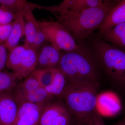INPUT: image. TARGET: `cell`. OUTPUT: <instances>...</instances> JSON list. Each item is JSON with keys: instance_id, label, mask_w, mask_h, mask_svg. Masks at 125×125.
Here are the masks:
<instances>
[{"instance_id": "obj_11", "label": "cell", "mask_w": 125, "mask_h": 125, "mask_svg": "<svg viewBox=\"0 0 125 125\" xmlns=\"http://www.w3.org/2000/svg\"><path fill=\"white\" fill-rule=\"evenodd\" d=\"M125 23V0H119L108 12L104 22L99 28L98 35L112 29L117 25Z\"/></svg>"}, {"instance_id": "obj_19", "label": "cell", "mask_w": 125, "mask_h": 125, "mask_svg": "<svg viewBox=\"0 0 125 125\" xmlns=\"http://www.w3.org/2000/svg\"><path fill=\"white\" fill-rule=\"evenodd\" d=\"M57 69L35 70L32 73L43 88L49 87L53 82Z\"/></svg>"}, {"instance_id": "obj_27", "label": "cell", "mask_w": 125, "mask_h": 125, "mask_svg": "<svg viewBox=\"0 0 125 125\" xmlns=\"http://www.w3.org/2000/svg\"><path fill=\"white\" fill-rule=\"evenodd\" d=\"M7 49L3 45H0V72L5 70L6 67L7 54Z\"/></svg>"}, {"instance_id": "obj_6", "label": "cell", "mask_w": 125, "mask_h": 125, "mask_svg": "<svg viewBox=\"0 0 125 125\" xmlns=\"http://www.w3.org/2000/svg\"><path fill=\"white\" fill-rule=\"evenodd\" d=\"M75 121L64 104L60 99H55L43 106L39 125H73Z\"/></svg>"}, {"instance_id": "obj_14", "label": "cell", "mask_w": 125, "mask_h": 125, "mask_svg": "<svg viewBox=\"0 0 125 125\" xmlns=\"http://www.w3.org/2000/svg\"><path fill=\"white\" fill-rule=\"evenodd\" d=\"M16 15V18L13 21L11 33L3 45L9 52L18 46L21 39L25 34V21L22 11L17 12Z\"/></svg>"}, {"instance_id": "obj_7", "label": "cell", "mask_w": 125, "mask_h": 125, "mask_svg": "<svg viewBox=\"0 0 125 125\" xmlns=\"http://www.w3.org/2000/svg\"><path fill=\"white\" fill-rule=\"evenodd\" d=\"M103 0H64L57 5L47 6V10L58 15H73L91 7L100 5Z\"/></svg>"}, {"instance_id": "obj_9", "label": "cell", "mask_w": 125, "mask_h": 125, "mask_svg": "<svg viewBox=\"0 0 125 125\" xmlns=\"http://www.w3.org/2000/svg\"><path fill=\"white\" fill-rule=\"evenodd\" d=\"M61 55V51L51 44L46 43L38 50L35 70L57 69Z\"/></svg>"}, {"instance_id": "obj_1", "label": "cell", "mask_w": 125, "mask_h": 125, "mask_svg": "<svg viewBox=\"0 0 125 125\" xmlns=\"http://www.w3.org/2000/svg\"><path fill=\"white\" fill-rule=\"evenodd\" d=\"M57 69L64 75L67 83L98 85L103 72L93 50L81 44L76 51L61 52Z\"/></svg>"}, {"instance_id": "obj_12", "label": "cell", "mask_w": 125, "mask_h": 125, "mask_svg": "<svg viewBox=\"0 0 125 125\" xmlns=\"http://www.w3.org/2000/svg\"><path fill=\"white\" fill-rule=\"evenodd\" d=\"M38 51L27 47L16 74L21 80L31 75L35 70L38 59Z\"/></svg>"}, {"instance_id": "obj_22", "label": "cell", "mask_w": 125, "mask_h": 125, "mask_svg": "<svg viewBox=\"0 0 125 125\" xmlns=\"http://www.w3.org/2000/svg\"><path fill=\"white\" fill-rule=\"evenodd\" d=\"M17 104L18 106L17 120L31 112L41 111L43 107V106L29 102H22Z\"/></svg>"}, {"instance_id": "obj_16", "label": "cell", "mask_w": 125, "mask_h": 125, "mask_svg": "<svg viewBox=\"0 0 125 125\" xmlns=\"http://www.w3.org/2000/svg\"><path fill=\"white\" fill-rule=\"evenodd\" d=\"M27 47L24 45L17 46L7 54L6 67L11 72L16 73Z\"/></svg>"}, {"instance_id": "obj_23", "label": "cell", "mask_w": 125, "mask_h": 125, "mask_svg": "<svg viewBox=\"0 0 125 125\" xmlns=\"http://www.w3.org/2000/svg\"><path fill=\"white\" fill-rule=\"evenodd\" d=\"M39 24L34 36L32 47L38 51L47 42L45 32L40 27L39 21Z\"/></svg>"}, {"instance_id": "obj_13", "label": "cell", "mask_w": 125, "mask_h": 125, "mask_svg": "<svg viewBox=\"0 0 125 125\" xmlns=\"http://www.w3.org/2000/svg\"><path fill=\"white\" fill-rule=\"evenodd\" d=\"M13 96L16 104L29 102L42 106L56 99L52 97L45 88L42 87L25 93Z\"/></svg>"}, {"instance_id": "obj_17", "label": "cell", "mask_w": 125, "mask_h": 125, "mask_svg": "<svg viewBox=\"0 0 125 125\" xmlns=\"http://www.w3.org/2000/svg\"><path fill=\"white\" fill-rule=\"evenodd\" d=\"M21 80L14 73L8 70L0 72V93H11Z\"/></svg>"}, {"instance_id": "obj_21", "label": "cell", "mask_w": 125, "mask_h": 125, "mask_svg": "<svg viewBox=\"0 0 125 125\" xmlns=\"http://www.w3.org/2000/svg\"><path fill=\"white\" fill-rule=\"evenodd\" d=\"M41 111H34L16 120L15 125H39Z\"/></svg>"}, {"instance_id": "obj_8", "label": "cell", "mask_w": 125, "mask_h": 125, "mask_svg": "<svg viewBox=\"0 0 125 125\" xmlns=\"http://www.w3.org/2000/svg\"><path fill=\"white\" fill-rule=\"evenodd\" d=\"M18 106L10 92L0 93V125H15Z\"/></svg>"}, {"instance_id": "obj_28", "label": "cell", "mask_w": 125, "mask_h": 125, "mask_svg": "<svg viewBox=\"0 0 125 125\" xmlns=\"http://www.w3.org/2000/svg\"><path fill=\"white\" fill-rule=\"evenodd\" d=\"M115 125H125V121L123 120L119 122Z\"/></svg>"}, {"instance_id": "obj_30", "label": "cell", "mask_w": 125, "mask_h": 125, "mask_svg": "<svg viewBox=\"0 0 125 125\" xmlns=\"http://www.w3.org/2000/svg\"><path fill=\"white\" fill-rule=\"evenodd\" d=\"M123 121H125V119H124V120H123Z\"/></svg>"}, {"instance_id": "obj_25", "label": "cell", "mask_w": 125, "mask_h": 125, "mask_svg": "<svg viewBox=\"0 0 125 125\" xmlns=\"http://www.w3.org/2000/svg\"><path fill=\"white\" fill-rule=\"evenodd\" d=\"M13 23L0 26V45H4L7 41L12 30Z\"/></svg>"}, {"instance_id": "obj_20", "label": "cell", "mask_w": 125, "mask_h": 125, "mask_svg": "<svg viewBox=\"0 0 125 125\" xmlns=\"http://www.w3.org/2000/svg\"><path fill=\"white\" fill-rule=\"evenodd\" d=\"M28 1L23 0H0V6L10 10L16 14L22 11Z\"/></svg>"}, {"instance_id": "obj_26", "label": "cell", "mask_w": 125, "mask_h": 125, "mask_svg": "<svg viewBox=\"0 0 125 125\" xmlns=\"http://www.w3.org/2000/svg\"><path fill=\"white\" fill-rule=\"evenodd\" d=\"M85 125H106L99 112L96 109L87 120Z\"/></svg>"}, {"instance_id": "obj_29", "label": "cell", "mask_w": 125, "mask_h": 125, "mask_svg": "<svg viewBox=\"0 0 125 125\" xmlns=\"http://www.w3.org/2000/svg\"><path fill=\"white\" fill-rule=\"evenodd\" d=\"M74 125H83L82 124H81V123H76V124Z\"/></svg>"}, {"instance_id": "obj_5", "label": "cell", "mask_w": 125, "mask_h": 125, "mask_svg": "<svg viewBox=\"0 0 125 125\" xmlns=\"http://www.w3.org/2000/svg\"><path fill=\"white\" fill-rule=\"evenodd\" d=\"M39 23L47 42L61 51H73L80 47L81 44L77 43L69 32L57 21L43 20Z\"/></svg>"}, {"instance_id": "obj_4", "label": "cell", "mask_w": 125, "mask_h": 125, "mask_svg": "<svg viewBox=\"0 0 125 125\" xmlns=\"http://www.w3.org/2000/svg\"><path fill=\"white\" fill-rule=\"evenodd\" d=\"M93 49L102 72L113 85L125 88V51L97 37Z\"/></svg>"}, {"instance_id": "obj_15", "label": "cell", "mask_w": 125, "mask_h": 125, "mask_svg": "<svg viewBox=\"0 0 125 125\" xmlns=\"http://www.w3.org/2000/svg\"><path fill=\"white\" fill-rule=\"evenodd\" d=\"M97 37L125 51V23L117 25Z\"/></svg>"}, {"instance_id": "obj_18", "label": "cell", "mask_w": 125, "mask_h": 125, "mask_svg": "<svg viewBox=\"0 0 125 125\" xmlns=\"http://www.w3.org/2000/svg\"><path fill=\"white\" fill-rule=\"evenodd\" d=\"M67 83V80L64 75L57 69L53 82L50 86L45 89L52 97L58 99Z\"/></svg>"}, {"instance_id": "obj_10", "label": "cell", "mask_w": 125, "mask_h": 125, "mask_svg": "<svg viewBox=\"0 0 125 125\" xmlns=\"http://www.w3.org/2000/svg\"><path fill=\"white\" fill-rule=\"evenodd\" d=\"M36 9L34 4L28 2L22 11L25 21V34L24 44L27 47H32L33 39L38 27L39 21L34 17L33 11Z\"/></svg>"}, {"instance_id": "obj_24", "label": "cell", "mask_w": 125, "mask_h": 125, "mask_svg": "<svg viewBox=\"0 0 125 125\" xmlns=\"http://www.w3.org/2000/svg\"><path fill=\"white\" fill-rule=\"evenodd\" d=\"M16 14L12 11L0 6V26L13 22L16 18Z\"/></svg>"}, {"instance_id": "obj_3", "label": "cell", "mask_w": 125, "mask_h": 125, "mask_svg": "<svg viewBox=\"0 0 125 125\" xmlns=\"http://www.w3.org/2000/svg\"><path fill=\"white\" fill-rule=\"evenodd\" d=\"M98 84L67 83L59 99L62 101L76 123L85 125L96 109Z\"/></svg>"}, {"instance_id": "obj_2", "label": "cell", "mask_w": 125, "mask_h": 125, "mask_svg": "<svg viewBox=\"0 0 125 125\" xmlns=\"http://www.w3.org/2000/svg\"><path fill=\"white\" fill-rule=\"evenodd\" d=\"M118 1L105 0L100 5L75 15L56 16L57 21L69 32L77 43H81L102 27L108 12Z\"/></svg>"}]
</instances>
